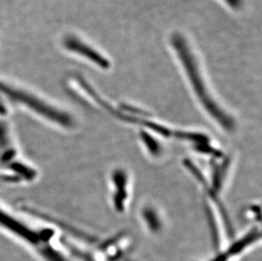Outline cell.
Wrapping results in <instances>:
<instances>
[{
	"label": "cell",
	"instance_id": "6da1fadb",
	"mask_svg": "<svg viewBox=\"0 0 262 261\" xmlns=\"http://www.w3.org/2000/svg\"><path fill=\"white\" fill-rule=\"evenodd\" d=\"M171 42L176 52L178 54V58L183 63L186 73L188 74V78L190 80L192 86L195 90L199 98L210 111H217L215 104H214V102L210 99V95L208 94L207 90L205 89V83L199 71L195 58L191 52L184 37L179 33H175L171 36Z\"/></svg>",
	"mask_w": 262,
	"mask_h": 261
},
{
	"label": "cell",
	"instance_id": "7a4b0ae2",
	"mask_svg": "<svg viewBox=\"0 0 262 261\" xmlns=\"http://www.w3.org/2000/svg\"><path fill=\"white\" fill-rule=\"evenodd\" d=\"M64 45L68 50L81 54L103 69H108L111 66L108 59H105L102 54L97 52L96 50L89 47V45H85L84 42H82L77 37H72V36L67 37L64 39Z\"/></svg>",
	"mask_w": 262,
	"mask_h": 261
},
{
	"label": "cell",
	"instance_id": "3957f363",
	"mask_svg": "<svg viewBox=\"0 0 262 261\" xmlns=\"http://www.w3.org/2000/svg\"><path fill=\"white\" fill-rule=\"evenodd\" d=\"M231 8L234 10L239 9L243 5V0H224Z\"/></svg>",
	"mask_w": 262,
	"mask_h": 261
}]
</instances>
